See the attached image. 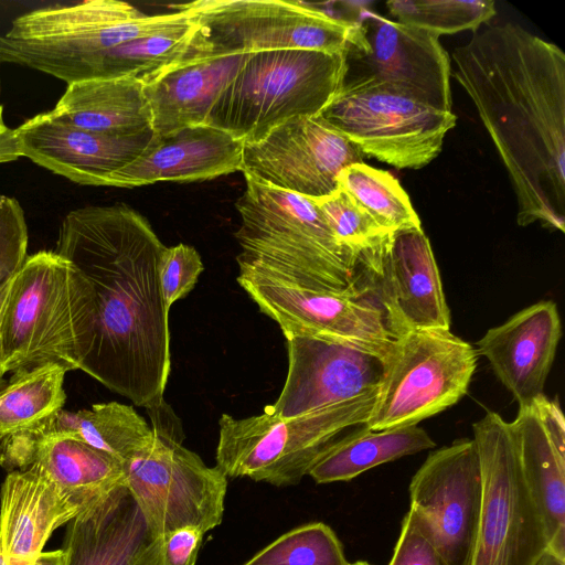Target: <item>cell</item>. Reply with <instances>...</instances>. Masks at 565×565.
Segmentation results:
<instances>
[{"label":"cell","mask_w":565,"mask_h":565,"mask_svg":"<svg viewBox=\"0 0 565 565\" xmlns=\"http://www.w3.org/2000/svg\"><path fill=\"white\" fill-rule=\"evenodd\" d=\"M11 280L8 281L7 284H4L0 288V379L6 374L3 340H2V316H3V310H4L6 302H7Z\"/></svg>","instance_id":"obj_42"},{"label":"cell","mask_w":565,"mask_h":565,"mask_svg":"<svg viewBox=\"0 0 565 565\" xmlns=\"http://www.w3.org/2000/svg\"><path fill=\"white\" fill-rule=\"evenodd\" d=\"M23 157L15 129L9 128L3 119V106L0 105V163L15 161Z\"/></svg>","instance_id":"obj_41"},{"label":"cell","mask_w":565,"mask_h":565,"mask_svg":"<svg viewBox=\"0 0 565 565\" xmlns=\"http://www.w3.org/2000/svg\"><path fill=\"white\" fill-rule=\"evenodd\" d=\"M349 565H371V564L365 561H358L354 563H349Z\"/></svg>","instance_id":"obj_45"},{"label":"cell","mask_w":565,"mask_h":565,"mask_svg":"<svg viewBox=\"0 0 565 565\" xmlns=\"http://www.w3.org/2000/svg\"><path fill=\"white\" fill-rule=\"evenodd\" d=\"M533 406L539 418L557 451L565 457V425L564 416L557 401H551L545 395L540 397Z\"/></svg>","instance_id":"obj_40"},{"label":"cell","mask_w":565,"mask_h":565,"mask_svg":"<svg viewBox=\"0 0 565 565\" xmlns=\"http://www.w3.org/2000/svg\"><path fill=\"white\" fill-rule=\"evenodd\" d=\"M508 171L516 222L565 232V54L514 23L488 26L452 52Z\"/></svg>","instance_id":"obj_2"},{"label":"cell","mask_w":565,"mask_h":565,"mask_svg":"<svg viewBox=\"0 0 565 565\" xmlns=\"http://www.w3.org/2000/svg\"><path fill=\"white\" fill-rule=\"evenodd\" d=\"M472 430L482 501L469 565H539L548 551L547 537L523 479L510 424L489 411Z\"/></svg>","instance_id":"obj_10"},{"label":"cell","mask_w":565,"mask_h":565,"mask_svg":"<svg viewBox=\"0 0 565 565\" xmlns=\"http://www.w3.org/2000/svg\"><path fill=\"white\" fill-rule=\"evenodd\" d=\"M29 467L45 475L79 511L126 486L121 461L65 436H33L19 443L6 468L24 470Z\"/></svg>","instance_id":"obj_24"},{"label":"cell","mask_w":565,"mask_h":565,"mask_svg":"<svg viewBox=\"0 0 565 565\" xmlns=\"http://www.w3.org/2000/svg\"><path fill=\"white\" fill-rule=\"evenodd\" d=\"M243 565H349L333 530L311 522L286 532Z\"/></svg>","instance_id":"obj_33"},{"label":"cell","mask_w":565,"mask_h":565,"mask_svg":"<svg viewBox=\"0 0 565 565\" xmlns=\"http://www.w3.org/2000/svg\"><path fill=\"white\" fill-rule=\"evenodd\" d=\"M408 490V511L447 565H469L482 501L473 439H457L430 452Z\"/></svg>","instance_id":"obj_16"},{"label":"cell","mask_w":565,"mask_h":565,"mask_svg":"<svg viewBox=\"0 0 565 565\" xmlns=\"http://www.w3.org/2000/svg\"><path fill=\"white\" fill-rule=\"evenodd\" d=\"M435 441L417 425L355 433L326 452L308 476L316 483L350 481L382 463L435 447Z\"/></svg>","instance_id":"obj_31"},{"label":"cell","mask_w":565,"mask_h":565,"mask_svg":"<svg viewBox=\"0 0 565 565\" xmlns=\"http://www.w3.org/2000/svg\"><path fill=\"white\" fill-rule=\"evenodd\" d=\"M246 180L235 203L234 236L247 268L299 286L341 291L358 282V258L333 235L317 205L303 195Z\"/></svg>","instance_id":"obj_4"},{"label":"cell","mask_w":565,"mask_h":565,"mask_svg":"<svg viewBox=\"0 0 565 565\" xmlns=\"http://www.w3.org/2000/svg\"><path fill=\"white\" fill-rule=\"evenodd\" d=\"M377 390L358 399L298 417L260 415L218 419L216 466L231 478L275 487L298 484L315 463L344 438L366 429Z\"/></svg>","instance_id":"obj_6"},{"label":"cell","mask_w":565,"mask_h":565,"mask_svg":"<svg viewBox=\"0 0 565 565\" xmlns=\"http://www.w3.org/2000/svg\"><path fill=\"white\" fill-rule=\"evenodd\" d=\"M322 213L335 238L355 257L390 234L343 189L310 199Z\"/></svg>","instance_id":"obj_35"},{"label":"cell","mask_w":565,"mask_h":565,"mask_svg":"<svg viewBox=\"0 0 565 565\" xmlns=\"http://www.w3.org/2000/svg\"><path fill=\"white\" fill-rule=\"evenodd\" d=\"M47 113L56 121L102 135L134 136L152 130L143 84L135 77L71 83Z\"/></svg>","instance_id":"obj_26"},{"label":"cell","mask_w":565,"mask_h":565,"mask_svg":"<svg viewBox=\"0 0 565 565\" xmlns=\"http://www.w3.org/2000/svg\"><path fill=\"white\" fill-rule=\"evenodd\" d=\"M343 60L341 88H385L452 111L450 60L433 32L359 8Z\"/></svg>","instance_id":"obj_12"},{"label":"cell","mask_w":565,"mask_h":565,"mask_svg":"<svg viewBox=\"0 0 565 565\" xmlns=\"http://www.w3.org/2000/svg\"><path fill=\"white\" fill-rule=\"evenodd\" d=\"M34 436L71 437L125 465L151 441L152 428L132 406L108 402L77 412L61 409Z\"/></svg>","instance_id":"obj_30"},{"label":"cell","mask_w":565,"mask_h":565,"mask_svg":"<svg viewBox=\"0 0 565 565\" xmlns=\"http://www.w3.org/2000/svg\"><path fill=\"white\" fill-rule=\"evenodd\" d=\"M244 142L210 125L154 137L131 163L114 172L107 186L136 188L161 181L193 182L242 170Z\"/></svg>","instance_id":"obj_21"},{"label":"cell","mask_w":565,"mask_h":565,"mask_svg":"<svg viewBox=\"0 0 565 565\" xmlns=\"http://www.w3.org/2000/svg\"><path fill=\"white\" fill-rule=\"evenodd\" d=\"M34 565H65V556L62 548L42 552Z\"/></svg>","instance_id":"obj_43"},{"label":"cell","mask_w":565,"mask_h":565,"mask_svg":"<svg viewBox=\"0 0 565 565\" xmlns=\"http://www.w3.org/2000/svg\"><path fill=\"white\" fill-rule=\"evenodd\" d=\"M358 282L383 311L390 334L450 330V311L423 228L393 232L358 255Z\"/></svg>","instance_id":"obj_15"},{"label":"cell","mask_w":565,"mask_h":565,"mask_svg":"<svg viewBox=\"0 0 565 565\" xmlns=\"http://www.w3.org/2000/svg\"><path fill=\"white\" fill-rule=\"evenodd\" d=\"M386 6L397 22L433 32L438 36L467 30L476 32L497 13L494 2L491 0H394L388 1Z\"/></svg>","instance_id":"obj_34"},{"label":"cell","mask_w":565,"mask_h":565,"mask_svg":"<svg viewBox=\"0 0 565 565\" xmlns=\"http://www.w3.org/2000/svg\"><path fill=\"white\" fill-rule=\"evenodd\" d=\"M149 539L143 518L124 486L67 523L62 548L65 565H134Z\"/></svg>","instance_id":"obj_25"},{"label":"cell","mask_w":565,"mask_h":565,"mask_svg":"<svg viewBox=\"0 0 565 565\" xmlns=\"http://www.w3.org/2000/svg\"><path fill=\"white\" fill-rule=\"evenodd\" d=\"M79 512L33 467L10 471L0 490V554L3 565H34L52 533Z\"/></svg>","instance_id":"obj_22"},{"label":"cell","mask_w":565,"mask_h":565,"mask_svg":"<svg viewBox=\"0 0 565 565\" xmlns=\"http://www.w3.org/2000/svg\"><path fill=\"white\" fill-rule=\"evenodd\" d=\"M387 565H447L429 539L420 531L408 511Z\"/></svg>","instance_id":"obj_39"},{"label":"cell","mask_w":565,"mask_h":565,"mask_svg":"<svg viewBox=\"0 0 565 565\" xmlns=\"http://www.w3.org/2000/svg\"><path fill=\"white\" fill-rule=\"evenodd\" d=\"M15 132L23 157L83 185H106L154 137L153 130L134 136L96 134L56 121L49 113L28 119Z\"/></svg>","instance_id":"obj_19"},{"label":"cell","mask_w":565,"mask_h":565,"mask_svg":"<svg viewBox=\"0 0 565 565\" xmlns=\"http://www.w3.org/2000/svg\"><path fill=\"white\" fill-rule=\"evenodd\" d=\"M561 335L557 306L545 300L489 329L476 350L489 361L519 407H527L544 395Z\"/></svg>","instance_id":"obj_20"},{"label":"cell","mask_w":565,"mask_h":565,"mask_svg":"<svg viewBox=\"0 0 565 565\" xmlns=\"http://www.w3.org/2000/svg\"><path fill=\"white\" fill-rule=\"evenodd\" d=\"M203 536L200 529L186 526L149 539L134 565H195Z\"/></svg>","instance_id":"obj_38"},{"label":"cell","mask_w":565,"mask_h":565,"mask_svg":"<svg viewBox=\"0 0 565 565\" xmlns=\"http://www.w3.org/2000/svg\"><path fill=\"white\" fill-rule=\"evenodd\" d=\"M318 116L364 157L397 169L430 163L456 125L452 111L380 87L340 88Z\"/></svg>","instance_id":"obj_13"},{"label":"cell","mask_w":565,"mask_h":565,"mask_svg":"<svg viewBox=\"0 0 565 565\" xmlns=\"http://www.w3.org/2000/svg\"><path fill=\"white\" fill-rule=\"evenodd\" d=\"M510 424L521 471L541 514L548 553L565 561V457L548 438L533 405Z\"/></svg>","instance_id":"obj_27"},{"label":"cell","mask_w":565,"mask_h":565,"mask_svg":"<svg viewBox=\"0 0 565 565\" xmlns=\"http://www.w3.org/2000/svg\"><path fill=\"white\" fill-rule=\"evenodd\" d=\"M66 371L55 364L14 372L0 386V466L11 450L34 436L63 409Z\"/></svg>","instance_id":"obj_28"},{"label":"cell","mask_w":565,"mask_h":565,"mask_svg":"<svg viewBox=\"0 0 565 565\" xmlns=\"http://www.w3.org/2000/svg\"><path fill=\"white\" fill-rule=\"evenodd\" d=\"M343 53L279 50L248 54L205 125L244 143L295 117L318 116L342 86Z\"/></svg>","instance_id":"obj_5"},{"label":"cell","mask_w":565,"mask_h":565,"mask_svg":"<svg viewBox=\"0 0 565 565\" xmlns=\"http://www.w3.org/2000/svg\"><path fill=\"white\" fill-rule=\"evenodd\" d=\"M247 55L179 61L142 81L153 132L163 136L204 125L217 97Z\"/></svg>","instance_id":"obj_23"},{"label":"cell","mask_w":565,"mask_h":565,"mask_svg":"<svg viewBox=\"0 0 565 565\" xmlns=\"http://www.w3.org/2000/svg\"><path fill=\"white\" fill-rule=\"evenodd\" d=\"M203 270L201 256L193 246L180 243L164 247L158 274L168 311L175 301L184 298L194 288Z\"/></svg>","instance_id":"obj_36"},{"label":"cell","mask_w":565,"mask_h":565,"mask_svg":"<svg viewBox=\"0 0 565 565\" xmlns=\"http://www.w3.org/2000/svg\"><path fill=\"white\" fill-rule=\"evenodd\" d=\"M337 183L385 231L422 227L408 194L388 171L364 162L353 163L340 171Z\"/></svg>","instance_id":"obj_32"},{"label":"cell","mask_w":565,"mask_h":565,"mask_svg":"<svg viewBox=\"0 0 565 565\" xmlns=\"http://www.w3.org/2000/svg\"><path fill=\"white\" fill-rule=\"evenodd\" d=\"M0 565H3V558L1 556V554H0Z\"/></svg>","instance_id":"obj_46"},{"label":"cell","mask_w":565,"mask_h":565,"mask_svg":"<svg viewBox=\"0 0 565 565\" xmlns=\"http://www.w3.org/2000/svg\"><path fill=\"white\" fill-rule=\"evenodd\" d=\"M477 363V350L450 330H418L398 337L384 360L366 428L417 425L455 405L467 394Z\"/></svg>","instance_id":"obj_11"},{"label":"cell","mask_w":565,"mask_h":565,"mask_svg":"<svg viewBox=\"0 0 565 565\" xmlns=\"http://www.w3.org/2000/svg\"><path fill=\"white\" fill-rule=\"evenodd\" d=\"M236 280L284 335L333 341L384 360L394 342L383 311L358 282L341 291L321 290L247 268H238Z\"/></svg>","instance_id":"obj_14"},{"label":"cell","mask_w":565,"mask_h":565,"mask_svg":"<svg viewBox=\"0 0 565 565\" xmlns=\"http://www.w3.org/2000/svg\"><path fill=\"white\" fill-rule=\"evenodd\" d=\"M174 8L195 24L179 61L279 50L343 53L355 24L298 1L198 0Z\"/></svg>","instance_id":"obj_8"},{"label":"cell","mask_w":565,"mask_h":565,"mask_svg":"<svg viewBox=\"0 0 565 565\" xmlns=\"http://www.w3.org/2000/svg\"><path fill=\"white\" fill-rule=\"evenodd\" d=\"M285 339L287 376L278 398L265 407L276 416L298 417L379 390L384 372L383 358L312 337L285 335Z\"/></svg>","instance_id":"obj_18"},{"label":"cell","mask_w":565,"mask_h":565,"mask_svg":"<svg viewBox=\"0 0 565 565\" xmlns=\"http://www.w3.org/2000/svg\"><path fill=\"white\" fill-rule=\"evenodd\" d=\"M194 28V21L188 13L184 20L171 26L85 57L61 79L67 85L117 77H135L142 82L182 57Z\"/></svg>","instance_id":"obj_29"},{"label":"cell","mask_w":565,"mask_h":565,"mask_svg":"<svg viewBox=\"0 0 565 565\" xmlns=\"http://www.w3.org/2000/svg\"><path fill=\"white\" fill-rule=\"evenodd\" d=\"M164 247L145 216L117 203L68 212L55 249L94 292V340L81 370L146 409L164 402L171 370L158 274Z\"/></svg>","instance_id":"obj_1"},{"label":"cell","mask_w":565,"mask_h":565,"mask_svg":"<svg viewBox=\"0 0 565 565\" xmlns=\"http://www.w3.org/2000/svg\"><path fill=\"white\" fill-rule=\"evenodd\" d=\"M539 565H565V561H562L556 556L552 555L551 553L546 552L542 559L540 561Z\"/></svg>","instance_id":"obj_44"},{"label":"cell","mask_w":565,"mask_h":565,"mask_svg":"<svg viewBox=\"0 0 565 565\" xmlns=\"http://www.w3.org/2000/svg\"><path fill=\"white\" fill-rule=\"evenodd\" d=\"M95 329L94 292L55 250L26 257L13 276L2 316L4 371L55 364L81 370Z\"/></svg>","instance_id":"obj_3"},{"label":"cell","mask_w":565,"mask_h":565,"mask_svg":"<svg viewBox=\"0 0 565 565\" xmlns=\"http://www.w3.org/2000/svg\"><path fill=\"white\" fill-rule=\"evenodd\" d=\"M185 11L146 15L117 0L41 8L17 17L0 36V63H17L58 79L85 57L171 26Z\"/></svg>","instance_id":"obj_9"},{"label":"cell","mask_w":565,"mask_h":565,"mask_svg":"<svg viewBox=\"0 0 565 565\" xmlns=\"http://www.w3.org/2000/svg\"><path fill=\"white\" fill-rule=\"evenodd\" d=\"M28 241L26 221L20 203L0 194V288L25 262Z\"/></svg>","instance_id":"obj_37"},{"label":"cell","mask_w":565,"mask_h":565,"mask_svg":"<svg viewBox=\"0 0 565 565\" xmlns=\"http://www.w3.org/2000/svg\"><path fill=\"white\" fill-rule=\"evenodd\" d=\"M364 158L322 118L302 116L258 142L244 143L241 171L256 182L317 199L335 191L340 171Z\"/></svg>","instance_id":"obj_17"},{"label":"cell","mask_w":565,"mask_h":565,"mask_svg":"<svg viewBox=\"0 0 565 565\" xmlns=\"http://www.w3.org/2000/svg\"><path fill=\"white\" fill-rule=\"evenodd\" d=\"M147 412L152 439L124 468L149 537L186 526L205 534L223 520L227 477L183 446L181 420L169 404Z\"/></svg>","instance_id":"obj_7"}]
</instances>
